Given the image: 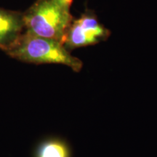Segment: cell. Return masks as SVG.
I'll list each match as a JSON object with an SVG mask.
<instances>
[{"label":"cell","instance_id":"obj_2","mask_svg":"<svg viewBox=\"0 0 157 157\" xmlns=\"http://www.w3.org/2000/svg\"><path fill=\"white\" fill-rule=\"evenodd\" d=\"M6 53L22 62L34 64H61L79 72L83 67L81 60L71 54L63 43L55 39L24 32Z\"/></svg>","mask_w":157,"mask_h":157},{"label":"cell","instance_id":"obj_1","mask_svg":"<svg viewBox=\"0 0 157 157\" xmlns=\"http://www.w3.org/2000/svg\"><path fill=\"white\" fill-rule=\"evenodd\" d=\"M73 2L36 0L23 13L25 32L63 43L67 29L74 20L71 13Z\"/></svg>","mask_w":157,"mask_h":157},{"label":"cell","instance_id":"obj_3","mask_svg":"<svg viewBox=\"0 0 157 157\" xmlns=\"http://www.w3.org/2000/svg\"><path fill=\"white\" fill-rule=\"evenodd\" d=\"M111 32L100 22L95 12L86 9L73 20L65 34L63 44L68 51L105 42Z\"/></svg>","mask_w":157,"mask_h":157},{"label":"cell","instance_id":"obj_4","mask_svg":"<svg viewBox=\"0 0 157 157\" xmlns=\"http://www.w3.org/2000/svg\"><path fill=\"white\" fill-rule=\"evenodd\" d=\"M25 31L23 13L0 7V50L6 52Z\"/></svg>","mask_w":157,"mask_h":157},{"label":"cell","instance_id":"obj_5","mask_svg":"<svg viewBox=\"0 0 157 157\" xmlns=\"http://www.w3.org/2000/svg\"><path fill=\"white\" fill-rule=\"evenodd\" d=\"M34 157H71V150L66 140L50 137L39 143L35 149Z\"/></svg>","mask_w":157,"mask_h":157}]
</instances>
